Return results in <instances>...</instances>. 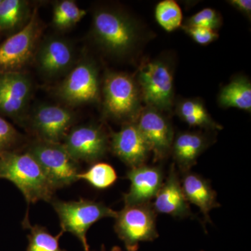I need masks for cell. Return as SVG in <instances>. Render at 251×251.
<instances>
[{
    "label": "cell",
    "instance_id": "obj_1",
    "mask_svg": "<svg viewBox=\"0 0 251 251\" xmlns=\"http://www.w3.org/2000/svg\"><path fill=\"white\" fill-rule=\"evenodd\" d=\"M92 36L102 50L122 57L133 52L142 40L140 25L130 15L113 8H100L94 12Z\"/></svg>",
    "mask_w": 251,
    "mask_h": 251
},
{
    "label": "cell",
    "instance_id": "obj_2",
    "mask_svg": "<svg viewBox=\"0 0 251 251\" xmlns=\"http://www.w3.org/2000/svg\"><path fill=\"white\" fill-rule=\"evenodd\" d=\"M0 178L9 180L21 191L27 204L50 202L56 189L34 157L27 151L0 154Z\"/></svg>",
    "mask_w": 251,
    "mask_h": 251
},
{
    "label": "cell",
    "instance_id": "obj_3",
    "mask_svg": "<svg viewBox=\"0 0 251 251\" xmlns=\"http://www.w3.org/2000/svg\"><path fill=\"white\" fill-rule=\"evenodd\" d=\"M103 114L123 124L136 122L143 101L136 79L125 73L108 72L101 86Z\"/></svg>",
    "mask_w": 251,
    "mask_h": 251
},
{
    "label": "cell",
    "instance_id": "obj_4",
    "mask_svg": "<svg viewBox=\"0 0 251 251\" xmlns=\"http://www.w3.org/2000/svg\"><path fill=\"white\" fill-rule=\"evenodd\" d=\"M50 202L58 215L61 231L75 236L85 251H90L87 233L92 225L104 218H115L117 214L103 203L90 200L67 202L53 199Z\"/></svg>",
    "mask_w": 251,
    "mask_h": 251
},
{
    "label": "cell",
    "instance_id": "obj_5",
    "mask_svg": "<svg viewBox=\"0 0 251 251\" xmlns=\"http://www.w3.org/2000/svg\"><path fill=\"white\" fill-rule=\"evenodd\" d=\"M147 106L164 112L171 110L174 100L173 69L165 59L149 61L140 66L136 79Z\"/></svg>",
    "mask_w": 251,
    "mask_h": 251
},
{
    "label": "cell",
    "instance_id": "obj_6",
    "mask_svg": "<svg viewBox=\"0 0 251 251\" xmlns=\"http://www.w3.org/2000/svg\"><path fill=\"white\" fill-rule=\"evenodd\" d=\"M64 103L70 106H79L97 103L101 98V86L97 64L85 57L64 77L55 92Z\"/></svg>",
    "mask_w": 251,
    "mask_h": 251
},
{
    "label": "cell",
    "instance_id": "obj_7",
    "mask_svg": "<svg viewBox=\"0 0 251 251\" xmlns=\"http://www.w3.org/2000/svg\"><path fill=\"white\" fill-rule=\"evenodd\" d=\"M26 151L38 161L56 190L70 186L78 180L79 163L69 154L62 143L36 139L29 144Z\"/></svg>",
    "mask_w": 251,
    "mask_h": 251
},
{
    "label": "cell",
    "instance_id": "obj_8",
    "mask_svg": "<svg viewBox=\"0 0 251 251\" xmlns=\"http://www.w3.org/2000/svg\"><path fill=\"white\" fill-rule=\"evenodd\" d=\"M41 33V21L34 9L25 26L0 44V74L23 72L34 57Z\"/></svg>",
    "mask_w": 251,
    "mask_h": 251
},
{
    "label": "cell",
    "instance_id": "obj_9",
    "mask_svg": "<svg viewBox=\"0 0 251 251\" xmlns=\"http://www.w3.org/2000/svg\"><path fill=\"white\" fill-rule=\"evenodd\" d=\"M156 214L151 202L125 205L117 211L115 230L128 251H136L140 242L158 237Z\"/></svg>",
    "mask_w": 251,
    "mask_h": 251
},
{
    "label": "cell",
    "instance_id": "obj_10",
    "mask_svg": "<svg viewBox=\"0 0 251 251\" xmlns=\"http://www.w3.org/2000/svg\"><path fill=\"white\" fill-rule=\"evenodd\" d=\"M76 121L73 110L61 105L41 103L33 109L29 125L36 139L62 143Z\"/></svg>",
    "mask_w": 251,
    "mask_h": 251
},
{
    "label": "cell",
    "instance_id": "obj_11",
    "mask_svg": "<svg viewBox=\"0 0 251 251\" xmlns=\"http://www.w3.org/2000/svg\"><path fill=\"white\" fill-rule=\"evenodd\" d=\"M34 58L39 73L50 80L65 77L76 64L72 43L59 36H49L43 39Z\"/></svg>",
    "mask_w": 251,
    "mask_h": 251
},
{
    "label": "cell",
    "instance_id": "obj_12",
    "mask_svg": "<svg viewBox=\"0 0 251 251\" xmlns=\"http://www.w3.org/2000/svg\"><path fill=\"white\" fill-rule=\"evenodd\" d=\"M32 92L30 77L24 72L0 74V115L25 121Z\"/></svg>",
    "mask_w": 251,
    "mask_h": 251
},
{
    "label": "cell",
    "instance_id": "obj_13",
    "mask_svg": "<svg viewBox=\"0 0 251 251\" xmlns=\"http://www.w3.org/2000/svg\"><path fill=\"white\" fill-rule=\"evenodd\" d=\"M62 142L74 160L92 164L105 156L109 147L108 135L101 126L96 125L73 127Z\"/></svg>",
    "mask_w": 251,
    "mask_h": 251
},
{
    "label": "cell",
    "instance_id": "obj_14",
    "mask_svg": "<svg viewBox=\"0 0 251 251\" xmlns=\"http://www.w3.org/2000/svg\"><path fill=\"white\" fill-rule=\"evenodd\" d=\"M135 123L153 153L155 161L167 158L171 153L175 137L171 122L163 112L146 105Z\"/></svg>",
    "mask_w": 251,
    "mask_h": 251
},
{
    "label": "cell",
    "instance_id": "obj_15",
    "mask_svg": "<svg viewBox=\"0 0 251 251\" xmlns=\"http://www.w3.org/2000/svg\"><path fill=\"white\" fill-rule=\"evenodd\" d=\"M110 145L114 154L130 168L145 165L151 153L135 122L124 124L121 130L112 133Z\"/></svg>",
    "mask_w": 251,
    "mask_h": 251
},
{
    "label": "cell",
    "instance_id": "obj_16",
    "mask_svg": "<svg viewBox=\"0 0 251 251\" xmlns=\"http://www.w3.org/2000/svg\"><path fill=\"white\" fill-rule=\"evenodd\" d=\"M126 178L129 191L124 195L125 205L151 202L163 183V172L158 166H143L130 168Z\"/></svg>",
    "mask_w": 251,
    "mask_h": 251
},
{
    "label": "cell",
    "instance_id": "obj_17",
    "mask_svg": "<svg viewBox=\"0 0 251 251\" xmlns=\"http://www.w3.org/2000/svg\"><path fill=\"white\" fill-rule=\"evenodd\" d=\"M152 206L156 213L174 217L184 218L191 215L189 202L185 197L174 165L172 166L166 181L155 196Z\"/></svg>",
    "mask_w": 251,
    "mask_h": 251
},
{
    "label": "cell",
    "instance_id": "obj_18",
    "mask_svg": "<svg viewBox=\"0 0 251 251\" xmlns=\"http://www.w3.org/2000/svg\"><path fill=\"white\" fill-rule=\"evenodd\" d=\"M209 141L198 132H181L174 138L171 153L175 163L183 173L191 171L198 157L208 148Z\"/></svg>",
    "mask_w": 251,
    "mask_h": 251
},
{
    "label": "cell",
    "instance_id": "obj_19",
    "mask_svg": "<svg viewBox=\"0 0 251 251\" xmlns=\"http://www.w3.org/2000/svg\"><path fill=\"white\" fill-rule=\"evenodd\" d=\"M181 184L188 202L197 206L205 221L210 222L209 212L219 207L220 204L217 202L216 191L209 181L189 171L184 173Z\"/></svg>",
    "mask_w": 251,
    "mask_h": 251
},
{
    "label": "cell",
    "instance_id": "obj_20",
    "mask_svg": "<svg viewBox=\"0 0 251 251\" xmlns=\"http://www.w3.org/2000/svg\"><path fill=\"white\" fill-rule=\"evenodd\" d=\"M218 102L222 108H236L251 112L250 80L244 75L234 77L220 91Z\"/></svg>",
    "mask_w": 251,
    "mask_h": 251
},
{
    "label": "cell",
    "instance_id": "obj_21",
    "mask_svg": "<svg viewBox=\"0 0 251 251\" xmlns=\"http://www.w3.org/2000/svg\"><path fill=\"white\" fill-rule=\"evenodd\" d=\"M176 112L181 120L191 126L207 130H221L223 127L216 123L208 112L202 100L199 99H186L180 100Z\"/></svg>",
    "mask_w": 251,
    "mask_h": 251
},
{
    "label": "cell",
    "instance_id": "obj_22",
    "mask_svg": "<svg viewBox=\"0 0 251 251\" xmlns=\"http://www.w3.org/2000/svg\"><path fill=\"white\" fill-rule=\"evenodd\" d=\"M31 16L27 1L2 0L0 4V32L21 30L29 21Z\"/></svg>",
    "mask_w": 251,
    "mask_h": 251
},
{
    "label": "cell",
    "instance_id": "obj_23",
    "mask_svg": "<svg viewBox=\"0 0 251 251\" xmlns=\"http://www.w3.org/2000/svg\"><path fill=\"white\" fill-rule=\"evenodd\" d=\"M23 226L24 228L29 229L26 251H67L59 247V239L64 234L62 231L57 235H52L44 226H31L27 216L23 221Z\"/></svg>",
    "mask_w": 251,
    "mask_h": 251
},
{
    "label": "cell",
    "instance_id": "obj_24",
    "mask_svg": "<svg viewBox=\"0 0 251 251\" xmlns=\"http://www.w3.org/2000/svg\"><path fill=\"white\" fill-rule=\"evenodd\" d=\"M86 15L87 11L78 7L75 1L62 0L54 5L52 25L56 29L65 30L75 25Z\"/></svg>",
    "mask_w": 251,
    "mask_h": 251
},
{
    "label": "cell",
    "instance_id": "obj_25",
    "mask_svg": "<svg viewBox=\"0 0 251 251\" xmlns=\"http://www.w3.org/2000/svg\"><path fill=\"white\" fill-rule=\"evenodd\" d=\"M77 179L84 180L97 189H106L116 182L117 175L115 168L107 163L97 162L83 173H79Z\"/></svg>",
    "mask_w": 251,
    "mask_h": 251
},
{
    "label": "cell",
    "instance_id": "obj_26",
    "mask_svg": "<svg viewBox=\"0 0 251 251\" xmlns=\"http://www.w3.org/2000/svg\"><path fill=\"white\" fill-rule=\"evenodd\" d=\"M155 18L161 27L171 32L181 27L182 11L174 0H163L156 5Z\"/></svg>",
    "mask_w": 251,
    "mask_h": 251
},
{
    "label": "cell",
    "instance_id": "obj_27",
    "mask_svg": "<svg viewBox=\"0 0 251 251\" xmlns=\"http://www.w3.org/2000/svg\"><path fill=\"white\" fill-rule=\"evenodd\" d=\"M222 25V17L215 9L206 8L186 21L184 25L200 26L216 30Z\"/></svg>",
    "mask_w": 251,
    "mask_h": 251
},
{
    "label": "cell",
    "instance_id": "obj_28",
    "mask_svg": "<svg viewBox=\"0 0 251 251\" xmlns=\"http://www.w3.org/2000/svg\"><path fill=\"white\" fill-rule=\"evenodd\" d=\"M23 136L9 122L0 116V154L15 151Z\"/></svg>",
    "mask_w": 251,
    "mask_h": 251
},
{
    "label": "cell",
    "instance_id": "obj_29",
    "mask_svg": "<svg viewBox=\"0 0 251 251\" xmlns=\"http://www.w3.org/2000/svg\"><path fill=\"white\" fill-rule=\"evenodd\" d=\"M182 29L188 36L201 45H207L219 38L216 30L200 26L183 25Z\"/></svg>",
    "mask_w": 251,
    "mask_h": 251
},
{
    "label": "cell",
    "instance_id": "obj_30",
    "mask_svg": "<svg viewBox=\"0 0 251 251\" xmlns=\"http://www.w3.org/2000/svg\"><path fill=\"white\" fill-rule=\"evenodd\" d=\"M234 9L239 12L251 18V0H230L227 1Z\"/></svg>",
    "mask_w": 251,
    "mask_h": 251
},
{
    "label": "cell",
    "instance_id": "obj_31",
    "mask_svg": "<svg viewBox=\"0 0 251 251\" xmlns=\"http://www.w3.org/2000/svg\"><path fill=\"white\" fill-rule=\"evenodd\" d=\"M111 251H122L120 248L115 247L112 248Z\"/></svg>",
    "mask_w": 251,
    "mask_h": 251
},
{
    "label": "cell",
    "instance_id": "obj_32",
    "mask_svg": "<svg viewBox=\"0 0 251 251\" xmlns=\"http://www.w3.org/2000/svg\"><path fill=\"white\" fill-rule=\"evenodd\" d=\"M1 1H2V0H0V4H1Z\"/></svg>",
    "mask_w": 251,
    "mask_h": 251
},
{
    "label": "cell",
    "instance_id": "obj_33",
    "mask_svg": "<svg viewBox=\"0 0 251 251\" xmlns=\"http://www.w3.org/2000/svg\"></svg>",
    "mask_w": 251,
    "mask_h": 251
}]
</instances>
